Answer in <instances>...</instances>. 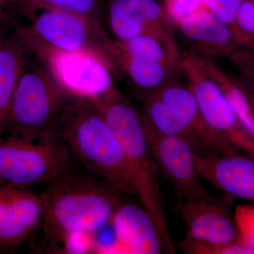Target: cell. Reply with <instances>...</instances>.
I'll use <instances>...</instances> for the list:
<instances>
[{"label":"cell","mask_w":254,"mask_h":254,"mask_svg":"<svg viewBox=\"0 0 254 254\" xmlns=\"http://www.w3.org/2000/svg\"><path fill=\"white\" fill-rule=\"evenodd\" d=\"M8 1H9V0H0V5L1 6H4Z\"/></svg>","instance_id":"484cf974"},{"label":"cell","mask_w":254,"mask_h":254,"mask_svg":"<svg viewBox=\"0 0 254 254\" xmlns=\"http://www.w3.org/2000/svg\"><path fill=\"white\" fill-rule=\"evenodd\" d=\"M112 224L124 253L158 254L165 250L154 219L143 205L124 200L114 214Z\"/></svg>","instance_id":"5bb4252c"},{"label":"cell","mask_w":254,"mask_h":254,"mask_svg":"<svg viewBox=\"0 0 254 254\" xmlns=\"http://www.w3.org/2000/svg\"><path fill=\"white\" fill-rule=\"evenodd\" d=\"M16 37L26 51L36 55L56 81L71 94L95 99L113 88V67L103 57L90 52L52 48L23 26L16 29Z\"/></svg>","instance_id":"8992f818"},{"label":"cell","mask_w":254,"mask_h":254,"mask_svg":"<svg viewBox=\"0 0 254 254\" xmlns=\"http://www.w3.org/2000/svg\"><path fill=\"white\" fill-rule=\"evenodd\" d=\"M95 100L118 137L136 182L137 196L154 219L165 252L175 254L165 220L159 172L145 136L141 114L115 86Z\"/></svg>","instance_id":"3957f363"},{"label":"cell","mask_w":254,"mask_h":254,"mask_svg":"<svg viewBox=\"0 0 254 254\" xmlns=\"http://www.w3.org/2000/svg\"><path fill=\"white\" fill-rule=\"evenodd\" d=\"M141 119L159 174L172 184L177 196L192 199L206 195L190 144L181 137L159 133Z\"/></svg>","instance_id":"30bf717a"},{"label":"cell","mask_w":254,"mask_h":254,"mask_svg":"<svg viewBox=\"0 0 254 254\" xmlns=\"http://www.w3.org/2000/svg\"><path fill=\"white\" fill-rule=\"evenodd\" d=\"M71 93L41 63L23 71L14 92L4 133L38 141L56 133Z\"/></svg>","instance_id":"277c9868"},{"label":"cell","mask_w":254,"mask_h":254,"mask_svg":"<svg viewBox=\"0 0 254 254\" xmlns=\"http://www.w3.org/2000/svg\"><path fill=\"white\" fill-rule=\"evenodd\" d=\"M235 219L241 238L254 251V206L238 207Z\"/></svg>","instance_id":"7402d4cb"},{"label":"cell","mask_w":254,"mask_h":254,"mask_svg":"<svg viewBox=\"0 0 254 254\" xmlns=\"http://www.w3.org/2000/svg\"><path fill=\"white\" fill-rule=\"evenodd\" d=\"M203 119L212 129L230 144L235 143L254 153V144L243 131L231 103L213 78L203 69L194 53L180 61Z\"/></svg>","instance_id":"9c48e42d"},{"label":"cell","mask_w":254,"mask_h":254,"mask_svg":"<svg viewBox=\"0 0 254 254\" xmlns=\"http://www.w3.org/2000/svg\"><path fill=\"white\" fill-rule=\"evenodd\" d=\"M73 158L57 132L38 141L0 135V185L30 190L46 185L71 168Z\"/></svg>","instance_id":"5b68a950"},{"label":"cell","mask_w":254,"mask_h":254,"mask_svg":"<svg viewBox=\"0 0 254 254\" xmlns=\"http://www.w3.org/2000/svg\"><path fill=\"white\" fill-rule=\"evenodd\" d=\"M173 208L186 223V239L179 243L185 254H223L227 245L242 241L236 221L222 198L207 193L181 199Z\"/></svg>","instance_id":"52a82bcc"},{"label":"cell","mask_w":254,"mask_h":254,"mask_svg":"<svg viewBox=\"0 0 254 254\" xmlns=\"http://www.w3.org/2000/svg\"><path fill=\"white\" fill-rule=\"evenodd\" d=\"M253 110V113H254V110Z\"/></svg>","instance_id":"83f0119b"},{"label":"cell","mask_w":254,"mask_h":254,"mask_svg":"<svg viewBox=\"0 0 254 254\" xmlns=\"http://www.w3.org/2000/svg\"><path fill=\"white\" fill-rule=\"evenodd\" d=\"M40 195L41 221L30 240L36 250L50 252L76 234L103 230L125 194L96 175L76 173L71 168L48 182Z\"/></svg>","instance_id":"6da1fadb"},{"label":"cell","mask_w":254,"mask_h":254,"mask_svg":"<svg viewBox=\"0 0 254 254\" xmlns=\"http://www.w3.org/2000/svg\"><path fill=\"white\" fill-rule=\"evenodd\" d=\"M231 30L237 43L254 46V0L242 1Z\"/></svg>","instance_id":"ffe728a7"},{"label":"cell","mask_w":254,"mask_h":254,"mask_svg":"<svg viewBox=\"0 0 254 254\" xmlns=\"http://www.w3.org/2000/svg\"><path fill=\"white\" fill-rule=\"evenodd\" d=\"M4 33H2V32L0 31V42L2 41L3 38H4Z\"/></svg>","instance_id":"4316f807"},{"label":"cell","mask_w":254,"mask_h":254,"mask_svg":"<svg viewBox=\"0 0 254 254\" xmlns=\"http://www.w3.org/2000/svg\"><path fill=\"white\" fill-rule=\"evenodd\" d=\"M202 180L227 194L254 201V160L236 153L220 155L194 153Z\"/></svg>","instance_id":"4fadbf2b"},{"label":"cell","mask_w":254,"mask_h":254,"mask_svg":"<svg viewBox=\"0 0 254 254\" xmlns=\"http://www.w3.org/2000/svg\"><path fill=\"white\" fill-rule=\"evenodd\" d=\"M195 53L213 57L231 54L237 41L231 28L208 9L200 10L177 25Z\"/></svg>","instance_id":"9a60e30c"},{"label":"cell","mask_w":254,"mask_h":254,"mask_svg":"<svg viewBox=\"0 0 254 254\" xmlns=\"http://www.w3.org/2000/svg\"><path fill=\"white\" fill-rule=\"evenodd\" d=\"M33 8L56 10L87 17L98 18L100 0H24Z\"/></svg>","instance_id":"d6986e66"},{"label":"cell","mask_w":254,"mask_h":254,"mask_svg":"<svg viewBox=\"0 0 254 254\" xmlns=\"http://www.w3.org/2000/svg\"><path fill=\"white\" fill-rule=\"evenodd\" d=\"M3 6H1V5H0V23L4 19V15L3 14L2 10H1V8H2Z\"/></svg>","instance_id":"d4e9b609"},{"label":"cell","mask_w":254,"mask_h":254,"mask_svg":"<svg viewBox=\"0 0 254 254\" xmlns=\"http://www.w3.org/2000/svg\"><path fill=\"white\" fill-rule=\"evenodd\" d=\"M26 50L17 38L0 42V135L9 115L14 92L23 72Z\"/></svg>","instance_id":"2e32d148"},{"label":"cell","mask_w":254,"mask_h":254,"mask_svg":"<svg viewBox=\"0 0 254 254\" xmlns=\"http://www.w3.org/2000/svg\"><path fill=\"white\" fill-rule=\"evenodd\" d=\"M193 53L203 69L218 83L226 95L246 131L254 138V115L245 93L222 71L212 59L213 58Z\"/></svg>","instance_id":"ac0fdd59"},{"label":"cell","mask_w":254,"mask_h":254,"mask_svg":"<svg viewBox=\"0 0 254 254\" xmlns=\"http://www.w3.org/2000/svg\"><path fill=\"white\" fill-rule=\"evenodd\" d=\"M25 29L46 45L66 51H86L114 66L110 39L99 19L56 10H43ZM115 70V69H114Z\"/></svg>","instance_id":"ba28073f"},{"label":"cell","mask_w":254,"mask_h":254,"mask_svg":"<svg viewBox=\"0 0 254 254\" xmlns=\"http://www.w3.org/2000/svg\"><path fill=\"white\" fill-rule=\"evenodd\" d=\"M42 210L40 193L0 185V254L12 253L31 238Z\"/></svg>","instance_id":"8fae6325"},{"label":"cell","mask_w":254,"mask_h":254,"mask_svg":"<svg viewBox=\"0 0 254 254\" xmlns=\"http://www.w3.org/2000/svg\"><path fill=\"white\" fill-rule=\"evenodd\" d=\"M207 9L222 22L232 26L243 0H203Z\"/></svg>","instance_id":"603a6c76"},{"label":"cell","mask_w":254,"mask_h":254,"mask_svg":"<svg viewBox=\"0 0 254 254\" xmlns=\"http://www.w3.org/2000/svg\"><path fill=\"white\" fill-rule=\"evenodd\" d=\"M56 132L93 175L125 195H137L136 182L118 137L93 98L72 95Z\"/></svg>","instance_id":"7a4b0ae2"},{"label":"cell","mask_w":254,"mask_h":254,"mask_svg":"<svg viewBox=\"0 0 254 254\" xmlns=\"http://www.w3.org/2000/svg\"><path fill=\"white\" fill-rule=\"evenodd\" d=\"M115 70L121 68L134 86L148 92L168 81L172 69L165 64L144 58L114 53Z\"/></svg>","instance_id":"e0dca14e"},{"label":"cell","mask_w":254,"mask_h":254,"mask_svg":"<svg viewBox=\"0 0 254 254\" xmlns=\"http://www.w3.org/2000/svg\"><path fill=\"white\" fill-rule=\"evenodd\" d=\"M108 18L116 41L148 34L175 44L169 18L155 0H113Z\"/></svg>","instance_id":"7c38bea8"},{"label":"cell","mask_w":254,"mask_h":254,"mask_svg":"<svg viewBox=\"0 0 254 254\" xmlns=\"http://www.w3.org/2000/svg\"><path fill=\"white\" fill-rule=\"evenodd\" d=\"M204 9L206 6L203 0H167L169 19L177 26L190 15Z\"/></svg>","instance_id":"44dd1931"},{"label":"cell","mask_w":254,"mask_h":254,"mask_svg":"<svg viewBox=\"0 0 254 254\" xmlns=\"http://www.w3.org/2000/svg\"><path fill=\"white\" fill-rule=\"evenodd\" d=\"M235 58L236 60V63L238 64V65H241L242 71H245L247 76L250 78L254 90V64L252 61L243 60L241 56L236 55Z\"/></svg>","instance_id":"cb8c5ba5"}]
</instances>
